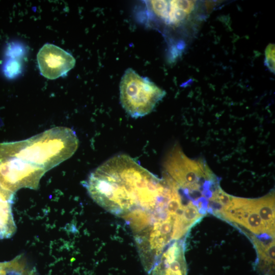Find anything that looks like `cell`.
<instances>
[{
	"label": "cell",
	"mask_w": 275,
	"mask_h": 275,
	"mask_svg": "<svg viewBox=\"0 0 275 275\" xmlns=\"http://www.w3.org/2000/svg\"><path fill=\"white\" fill-rule=\"evenodd\" d=\"M37 62L41 74L49 79L66 75L75 64V60L70 53L49 43L39 50Z\"/></svg>",
	"instance_id": "8992f818"
},
{
	"label": "cell",
	"mask_w": 275,
	"mask_h": 275,
	"mask_svg": "<svg viewBox=\"0 0 275 275\" xmlns=\"http://www.w3.org/2000/svg\"><path fill=\"white\" fill-rule=\"evenodd\" d=\"M0 275H36L29 269L23 256L19 255L14 259L0 262Z\"/></svg>",
	"instance_id": "7c38bea8"
},
{
	"label": "cell",
	"mask_w": 275,
	"mask_h": 275,
	"mask_svg": "<svg viewBox=\"0 0 275 275\" xmlns=\"http://www.w3.org/2000/svg\"><path fill=\"white\" fill-rule=\"evenodd\" d=\"M84 186L97 204L122 218L133 214L153 213L166 191L163 179L125 154L115 156L97 167Z\"/></svg>",
	"instance_id": "6da1fadb"
},
{
	"label": "cell",
	"mask_w": 275,
	"mask_h": 275,
	"mask_svg": "<svg viewBox=\"0 0 275 275\" xmlns=\"http://www.w3.org/2000/svg\"><path fill=\"white\" fill-rule=\"evenodd\" d=\"M120 94L126 112L137 118L151 113L164 97L166 92L148 78L128 68L121 78Z\"/></svg>",
	"instance_id": "3957f363"
},
{
	"label": "cell",
	"mask_w": 275,
	"mask_h": 275,
	"mask_svg": "<svg viewBox=\"0 0 275 275\" xmlns=\"http://www.w3.org/2000/svg\"><path fill=\"white\" fill-rule=\"evenodd\" d=\"M201 216L197 207L190 201L185 206L182 215V221L185 229L188 230Z\"/></svg>",
	"instance_id": "4fadbf2b"
},
{
	"label": "cell",
	"mask_w": 275,
	"mask_h": 275,
	"mask_svg": "<svg viewBox=\"0 0 275 275\" xmlns=\"http://www.w3.org/2000/svg\"><path fill=\"white\" fill-rule=\"evenodd\" d=\"M21 68V65L17 60L11 59L5 63L3 70L6 77L13 78L20 73Z\"/></svg>",
	"instance_id": "5bb4252c"
},
{
	"label": "cell",
	"mask_w": 275,
	"mask_h": 275,
	"mask_svg": "<svg viewBox=\"0 0 275 275\" xmlns=\"http://www.w3.org/2000/svg\"><path fill=\"white\" fill-rule=\"evenodd\" d=\"M150 14L168 25L182 22L195 9V1H146Z\"/></svg>",
	"instance_id": "52a82bcc"
},
{
	"label": "cell",
	"mask_w": 275,
	"mask_h": 275,
	"mask_svg": "<svg viewBox=\"0 0 275 275\" xmlns=\"http://www.w3.org/2000/svg\"><path fill=\"white\" fill-rule=\"evenodd\" d=\"M14 194L0 184V239L10 238L16 231L12 210Z\"/></svg>",
	"instance_id": "9c48e42d"
},
{
	"label": "cell",
	"mask_w": 275,
	"mask_h": 275,
	"mask_svg": "<svg viewBox=\"0 0 275 275\" xmlns=\"http://www.w3.org/2000/svg\"><path fill=\"white\" fill-rule=\"evenodd\" d=\"M241 225L255 234H259L266 231L257 211L254 199H248L244 205Z\"/></svg>",
	"instance_id": "8fae6325"
},
{
	"label": "cell",
	"mask_w": 275,
	"mask_h": 275,
	"mask_svg": "<svg viewBox=\"0 0 275 275\" xmlns=\"http://www.w3.org/2000/svg\"><path fill=\"white\" fill-rule=\"evenodd\" d=\"M257 211L269 234L274 235V195H267L254 199Z\"/></svg>",
	"instance_id": "30bf717a"
},
{
	"label": "cell",
	"mask_w": 275,
	"mask_h": 275,
	"mask_svg": "<svg viewBox=\"0 0 275 275\" xmlns=\"http://www.w3.org/2000/svg\"><path fill=\"white\" fill-rule=\"evenodd\" d=\"M148 275H187L182 244L178 241L162 253Z\"/></svg>",
	"instance_id": "ba28073f"
},
{
	"label": "cell",
	"mask_w": 275,
	"mask_h": 275,
	"mask_svg": "<svg viewBox=\"0 0 275 275\" xmlns=\"http://www.w3.org/2000/svg\"><path fill=\"white\" fill-rule=\"evenodd\" d=\"M266 66L272 72H274V44H269L265 50Z\"/></svg>",
	"instance_id": "9a60e30c"
},
{
	"label": "cell",
	"mask_w": 275,
	"mask_h": 275,
	"mask_svg": "<svg viewBox=\"0 0 275 275\" xmlns=\"http://www.w3.org/2000/svg\"><path fill=\"white\" fill-rule=\"evenodd\" d=\"M46 171L13 157H0V184L13 193L22 188L37 189Z\"/></svg>",
	"instance_id": "5b68a950"
},
{
	"label": "cell",
	"mask_w": 275,
	"mask_h": 275,
	"mask_svg": "<svg viewBox=\"0 0 275 275\" xmlns=\"http://www.w3.org/2000/svg\"><path fill=\"white\" fill-rule=\"evenodd\" d=\"M163 168V174L178 187L188 190H199L204 182L214 179L205 162L188 158L178 145L175 146L168 154Z\"/></svg>",
	"instance_id": "277c9868"
},
{
	"label": "cell",
	"mask_w": 275,
	"mask_h": 275,
	"mask_svg": "<svg viewBox=\"0 0 275 275\" xmlns=\"http://www.w3.org/2000/svg\"><path fill=\"white\" fill-rule=\"evenodd\" d=\"M78 146L74 131L58 126L26 140L0 143V157L18 158L47 172L71 157Z\"/></svg>",
	"instance_id": "7a4b0ae2"
}]
</instances>
